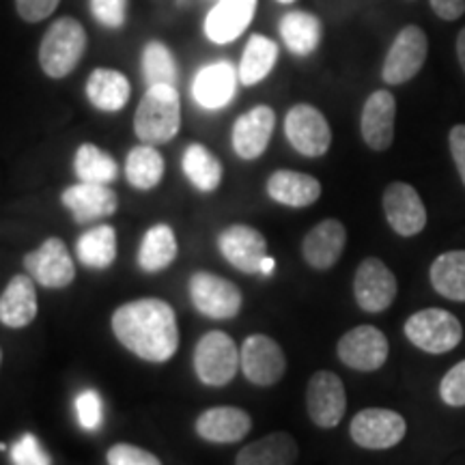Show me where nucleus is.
Returning <instances> with one entry per match:
<instances>
[{"label":"nucleus","mask_w":465,"mask_h":465,"mask_svg":"<svg viewBox=\"0 0 465 465\" xmlns=\"http://www.w3.org/2000/svg\"><path fill=\"white\" fill-rule=\"evenodd\" d=\"M405 336L427 353H449L463 339V325L444 308H424L405 322Z\"/></svg>","instance_id":"nucleus-4"},{"label":"nucleus","mask_w":465,"mask_h":465,"mask_svg":"<svg viewBox=\"0 0 465 465\" xmlns=\"http://www.w3.org/2000/svg\"><path fill=\"white\" fill-rule=\"evenodd\" d=\"M91 11L100 25L121 28L125 25L127 0H91Z\"/></svg>","instance_id":"nucleus-41"},{"label":"nucleus","mask_w":465,"mask_h":465,"mask_svg":"<svg viewBox=\"0 0 465 465\" xmlns=\"http://www.w3.org/2000/svg\"><path fill=\"white\" fill-rule=\"evenodd\" d=\"M284 134L298 153L306 158H322L332 144V130L328 119L311 104H298L287 113Z\"/></svg>","instance_id":"nucleus-8"},{"label":"nucleus","mask_w":465,"mask_h":465,"mask_svg":"<svg viewBox=\"0 0 465 465\" xmlns=\"http://www.w3.org/2000/svg\"><path fill=\"white\" fill-rule=\"evenodd\" d=\"M223 257L243 274H261V263L267 257L263 232L246 224H231L218 235Z\"/></svg>","instance_id":"nucleus-16"},{"label":"nucleus","mask_w":465,"mask_h":465,"mask_svg":"<svg viewBox=\"0 0 465 465\" xmlns=\"http://www.w3.org/2000/svg\"><path fill=\"white\" fill-rule=\"evenodd\" d=\"M74 168L80 182L84 183L108 185L119 177V166H116L113 155H108L106 151L91 143L75 151Z\"/></svg>","instance_id":"nucleus-35"},{"label":"nucleus","mask_w":465,"mask_h":465,"mask_svg":"<svg viewBox=\"0 0 465 465\" xmlns=\"http://www.w3.org/2000/svg\"><path fill=\"white\" fill-rule=\"evenodd\" d=\"M252 429V418L246 410L232 405H218L196 418V433L212 444H235Z\"/></svg>","instance_id":"nucleus-21"},{"label":"nucleus","mask_w":465,"mask_h":465,"mask_svg":"<svg viewBox=\"0 0 465 465\" xmlns=\"http://www.w3.org/2000/svg\"><path fill=\"white\" fill-rule=\"evenodd\" d=\"M349 433L360 449L388 450L401 444L407 433V422L399 411L369 407L358 411L349 424Z\"/></svg>","instance_id":"nucleus-6"},{"label":"nucleus","mask_w":465,"mask_h":465,"mask_svg":"<svg viewBox=\"0 0 465 465\" xmlns=\"http://www.w3.org/2000/svg\"><path fill=\"white\" fill-rule=\"evenodd\" d=\"M113 332L134 356L153 364L171 360L179 347V328L173 306L158 298L127 302L116 308Z\"/></svg>","instance_id":"nucleus-1"},{"label":"nucleus","mask_w":465,"mask_h":465,"mask_svg":"<svg viewBox=\"0 0 465 465\" xmlns=\"http://www.w3.org/2000/svg\"><path fill=\"white\" fill-rule=\"evenodd\" d=\"M278 3H282V5H291V3H295V0H278Z\"/></svg>","instance_id":"nucleus-47"},{"label":"nucleus","mask_w":465,"mask_h":465,"mask_svg":"<svg viewBox=\"0 0 465 465\" xmlns=\"http://www.w3.org/2000/svg\"><path fill=\"white\" fill-rule=\"evenodd\" d=\"M341 362L353 371H371L381 369L386 364L391 345H388L386 334L375 325H358V328L349 330L341 336L339 345H336Z\"/></svg>","instance_id":"nucleus-11"},{"label":"nucleus","mask_w":465,"mask_h":465,"mask_svg":"<svg viewBox=\"0 0 465 465\" xmlns=\"http://www.w3.org/2000/svg\"><path fill=\"white\" fill-rule=\"evenodd\" d=\"M11 463L14 465H52L48 452L42 449L39 440L33 433L22 435L20 440L11 446Z\"/></svg>","instance_id":"nucleus-38"},{"label":"nucleus","mask_w":465,"mask_h":465,"mask_svg":"<svg viewBox=\"0 0 465 465\" xmlns=\"http://www.w3.org/2000/svg\"><path fill=\"white\" fill-rule=\"evenodd\" d=\"M281 35L287 48L298 56L312 54L322 44L323 26L317 15L308 11H289L281 20Z\"/></svg>","instance_id":"nucleus-28"},{"label":"nucleus","mask_w":465,"mask_h":465,"mask_svg":"<svg viewBox=\"0 0 465 465\" xmlns=\"http://www.w3.org/2000/svg\"><path fill=\"white\" fill-rule=\"evenodd\" d=\"M347 243V229L339 220L328 218L306 232L302 242V257L312 270H330L339 263Z\"/></svg>","instance_id":"nucleus-19"},{"label":"nucleus","mask_w":465,"mask_h":465,"mask_svg":"<svg viewBox=\"0 0 465 465\" xmlns=\"http://www.w3.org/2000/svg\"><path fill=\"white\" fill-rule=\"evenodd\" d=\"M177 259V237L168 224H155L144 232L138 248V265L149 274L166 270Z\"/></svg>","instance_id":"nucleus-29"},{"label":"nucleus","mask_w":465,"mask_h":465,"mask_svg":"<svg viewBox=\"0 0 465 465\" xmlns=\"http://www.w3.org/2000/svg\"><path fill=\"white\" fill-rule=\"evenodd\" d=\"M274 267H276V261L272 259V257H265V259H263V263H261V274H263V276H270L272 272H274Z\"/></svg>","instance_id":"nucleus-46"},{"label":"nucleus","mask_w":465,"mask_h":465,"mask_svg":"<svg viewBox=\"0 0 465 465\" xmlns=\"http://www.w3.org/2000/svg\"><path fill=\"white\" fill-rule=\"evenodd\" d=\"M75 414L78 422L84 431H97L102 427L104 411H102V397L93 388H86L75 397Z\"/></svg>","instance_id":"nucleus-37"},{"label":"nucleus","mask_w":465,"mask_h":465,"mask_svg":"<svg viewBox=\"0 0 465 465\" xmlns=\"http://www.w3.org/2000/svg\"><path fill=\"white\" fill-rule=\"evenodd\" d=\"M132 86L130 80L116 69L100 67L86 80V97L97 110L104 113H119L130 102Z\"/></svg>","instance_id":"nucleus-27"},{"label":"nucleus","mask_w":465,"mask_h":465,"mask_svg":"<svg viewBox=\"0 0 465 465\" xmlns=\"http://www.w3.org/2000/svg\"><path fill=\"white\" fill-rule=\"evenodd\" d=\"M276 127V113L270 106H257L243 113L232 125V149L242 160H257L265 153Z\"/></svg>","instance_id":"nucleus-17"},{"label":"nucleus","mask_w":465,"mask_h":465,"mask_svg":"<svg viewBox=\"0 0 465 465\" xmlns=\"http://www.w3.org/2000/svg\"><path fill=\"white\" fill-rule=\"evenodd\" d=\"M108 465H162L153 452L134 444H114L108 450Z\"/></svg>","instance_id":"nucleus-40"},{"label":"nucleus","mask_w":465,"mask_h":465,"mask_svg":"<svg viewBox=\"0 0 465 465\" xmlns=\"http://www.w3.org/2000/svg\"><path fill=\"white\" fill-rule=\"evenodd\" d=\"M429 54L427 33L420 26H405L388 50L381 67V78L386 84H405L416 78L424 67Z\"/></svg>","instance_id":"nucleus-7"},{"label":"nucleus","mask_w":465,"mask_h":465,"mask_svg":"<svg viewBox=\"0 0 465 465\" xmlns=\"http://www.w3.org/2000/svg\"><path fill=\"white\" fill-rule=\"evenodd\" d=\"M86 48V31L74 17H61L48 28L39 45V65L50 78L61 80L78 67Z\"/></svg>","instance_id":"nucleus-3"},{"label":"nucleus","mask_w":465,"mask_h":465,"mask_svg":"<svg viewBox=\"0 0 465 465\" xmlns=\"http://www.w3.org/2000/svg\"><path fill=\"white\" fill-rule=\"evenodd\" d=\"M267 194L287 207H311L322 196V183L312 174L298 171H276L267 179Z\"/></svg>","instance_id":"nucleus-25"},{"label":"nucleus","mask_w":465,"mask_h":465,"mask_svg":"<svg viewBox=\"0 0 465 465\" xmlns=\"http://www.w3.org/2000/svg\"><path fill=\"white\" fill-rule=\"evenodd\" d=\"M449 143H450L452 160H455V166L459 171V177H461V182L465 185V125L452 127Z\"/></svg>","instance_id":"nucleus-43"},{"label":"nucleus","mask_w":465,"mask_h":465,"mask_svg":"<svg viewBox=\"0 0 465 465\" xmlns=\"http://www.w3.org/2000/svg\"><path fill=\"white\" fill-rule=\"evenodd\" d=\"M457 58H459V65H461L463 74H465V28H461L457 37Z\"/></svg>","instance_id":"nucleus-45"},{"label":"nucleus","mask_w":465,"mask_h":465,"mask_svg":"<svg viewBox=\"0 0 465 465\" xmlns=\"http://www.w3.org/2000/svg\"><path fill=\"white\" fill-rule=\"evenodd\" d=\"M278 61V45L272 39L263 37V35H252L248 39L246 50H243L240 67H237V74H240V83L243 86H252L265 80L270 75L272 69H274Z\"/></svg>","instance_id":"nucleus-30"},{"label":"nucleus","mask_w":465,"mask_h":465,"mask_svg":"<svg viewBox=\"0 0 465 465\" xmlns=\"http://www.w3.org/2000/svg\"><path fill=\"white\" fill-rule=\"evenodd\" d=\"M306 410L322 429H334L347 411V392L342 380L332 371H317L306 386Z\"/></svg>","instance_id":"nucleus-12"},{"label":"nucleus","mask_w":465,"mask_h":465,"mask_svg":"<svg viewBox=\"0 0 465 465\" xmlns=\"http://www.w3.org/2000/svg\"><path fill=\"white\" fill-rule=\"evenodd\" d=\"M37 317V291L31 276H14L0 295V323L20 330Z\"/></svg>","instance_id":"nucleus-24"},{"label":"nucleus","mask_w":465,"mask_h":465,"mask_svg":"<svg viewBox=\"0 0 465 465\" xmlns=\"http://www.w3.org/2000/svg\"><path fill=\"white\" fill-rule=\"evenodd\" d=\"M431 284L446 300L465 302V250H450L433 261Z\"/></svg>","instance_id":"nucleus-33"},{"label":"nucleus","mask_w":465,"mask_h":465,"mask_svg":"<svg viewBox=\"0 0 465 465\" xmlns=\"http://www.w3.org/2000/svg\"><path fill=\"white\" fill-rule=\"evenodd\" d=\"M182 168L185 177L190 179V183L196 190L205 192V194L218 190L220 183H223V164H220V160L205 144H190L183 153Z\"/></svg>","instance_id":"nucleus-31"},{"label":"nucleus","mask_w":465,"mask_h":465,"mask_svg":"<svg viewBox=\"0 0 465 465\" xmlns=\"http://www.w3.org/2000/svg\"><path fill=\"white\" fill-rule=\"evenodd\" d=\"M75 254L91 270H106L116 259V231L110 224L93 226L80 235Z\"/></svg>","instance_id":"nucleus-32"},{"label":"nucleus","mask_w":465,"mask_h":465,"mask_svg":"<svg viewBox=\"0 0 465 465\" xmlns=\"http://www.w3.org/2000/svg\"><path fill=\"white\" fill-rule=\"evenodd\" d=\"M240 369L254 386H274L287 371V358L272 336L252 334L240 349Z\"/></svg>","instance_id":"nucleus-10"},{"label":"nucleus","mask_w":465,"mask_h":465,"mask_svg":"<svg viewBox=\"0 0 465 465\" xmlns=\"http://www.w3.org/2000/svg\"><path fill=\"white\" fill-rule=\"evenodd\" d=\"M63 205L72 212L74 220L78 224L95 223L100 218L113 216L119 207V199L108 185L102 183H75L63 192Z\"/></svg>","instance_id":"nucleus-20"},{"label":"nucleus","mask_w":465,"mask_h":465,"mask_svg":"<svg viewBox=\"0 0 465 465\" xmlns=\"http://www.w3.org/2000/svg\"><path fill=\"white\" fill-rule=\"evenodd\" d=\"M383 213L401 237H414L427 226V207L414 185L394 182L383 192Z\"/></svg>","instance_id":"nucleus-15"},{"label":"nucleus","mask_w":465,"mask_h":465,"mask_svg":"<svg viewBox=\"0 0 465 465\" xmlns=\"http://www.w3.org/2000/svg\"><path fill=\"white\" fill-rule=\"evenodd\" d=\"M25 267L35 282L48 289H65L74 282L75 265L65 242L50 237L25 257Z\"/></svg>","instance_id":"nucleus-14"},{"label":"nucleus","mask_w":465,"mask_h":465,"mask_svg":"<svg viewBox=\"0 0 465 465\" xmlns=\"http://www.w3.org/2000/svg\"><path fill=\"white\" fill-rule=\"evenodd\" d=\"M429 3L441 20L455 22L465 14V0H429Z\"/></svg>","instance_id":"nucleus-44"},{"label":"nucleus","mask_w":465,"mask_h":465,"mask_svg":"<svg viewBox=\"0 0 465 465\" xmlns=\"http://www.w3.org/2000/svg\"><path fill=\"white\" fill-rule=\"evenodd\" d=\"M397 278L381 259H364L353 278V295L364 312H383L397 298Z\"/></svg>","instance_id":"nucleus-13"},{"label":"nucleus","mask_w":465,"mask_h":465,"mask_svg":"<svg viewBox=\"0 0 465 465\" xmlns=\"http://www.w3.org/2000/svg\"><path fill=\"white\" fill-rule=\"evenodd\" d=\"M237 369H240V349L229 334L212 330L201 336L194 349V371L201 383L223 388L235 380Z\"/></svg>","instance_id":"nucleus-5"},{"label":"nucleus","mask_w":465,"mask_h":465,"mask_svg":"<svg viewBox=\"0 0 465 465\" xmlns=\"http://www.w3.org/2000/svg\"><path fill=\"white\" fill-rule=\"evenodd\" d=\"M298 455L300 449L293 435L276 431L243 446L235 465H293L298 461Z\"/></svg>","instance_id":"nucleus-26"},{"label":"nucleus","mask_w":465,"mask_h":465,"mask_svg":"<svg viewBox=\"0 0 465 465\" xmlns=\"http://www.w3.org/2000/svg\"><path fill=\"white\" fill-rule=\"evenodd\" d=\"M182 125V102L171 84L149 86L134 116V130L144 144H166Z\"/></svg>","instance_id":"nucleus-2"},{"label":"nucleus","mask_w":465,"mask_h":465,"mask_svg":"<svg viewBox=\"0 0 465 465\" xmlns=\"http://www.w3.org/2000/svg\"><path fill=\"white\" fill-rule=\"evenodd\" d=\"M394 119H397V100L392 93L386 89L371 93L360 116L364 143L373 151H386L394 141Z\"/></svg>","instance_id":"nucleus-18"},{"label":"nucleus","mask_w":465,"mask_h":465,"mask_svg":"<svg viewBox=\"0 0 465 465\" xmlns=\"http://www.w3.org/2000/svg\"><path fill=\"white\" fill-rule=\"evenodd\" d=\"M125 174L136 190H153L164 177V158L153 144H138L127 153Z\"/></svg>","instance_id":"nucleus-34"},{"label":"nucleus","mask_w":465,"mask_h":465,"mask_svg":"<svg viewBox=\"0 0 465 465\" xmlns=\"http://www.w3.org/2000/svg\"><path fill=\"white\" fill-rule=\"evenodd\" d=\"M237 83H240V74L235 72V67L229 61H218L203 67L196 74L192 95L203 108L220 110L232 102L237 93Z\"/></svg>","instance_id":"nucleus-22"},{"label":"nucleus","mask_w":465,"mask_h":465,"mask_svg":"<svg viewBox=\"0 0 465 465\" xmlns=\"http://www.w3.org/2000/svg\"><path fill=\"white\" fill-rule=\"evenodd\" d=\"M257 11V0H218L207 14L205 35L213 44H231L246 31Z\"/></svg>","instance_id":"nucleus-23"},{"label":"nucleus","mask_w":465,"mask_h":465,"mask_svg":"<svg viewBox=\"0 0 465 465\" xmlns=\"http://www.w3.org/2000/svg\"><path fill=\"white\" fill-rule=\"evenodd\" d=\"M190 298L196 311L209 319H231L242 311V291L235 282L212 272H196L190 278Z\"/></svg>","instance_id":"nucleus-9"},{"label":"nucleus","mask_w":465,"mask_h":465,"mask_svg":"<svg viewBox=\"0 0 465 465\" xmlns=\"http://www.w3.org/2000/svg\"><path fill=\"white\" fill-rule=\"evenodd\" d=\"M58 3L61 0H15V9L22 20L35 25V22H42L54 14Z\"/></svg>","instance_id":"nucleus-42"},{"label":"nucleus","mask_w":465,"mask_h":465,"mask_svg":"<svg viewBox=\"0 0 465 465\" xmlns=\"http://www.w3.org/2000/svg\"><path fill=\"white\" fill-rule=\"evenodd\" d=\"M440 397L450 407H465V360L444 375L440 383Z\"/></svg>","instance_id":"nucleus-39"},{"label":"nucleus","mask_w":465,"mask_h":465,"mask_svg":"<svg viewBox=\"0 0 465 465\" xmlns=\"http://www.w3.org/2000/svg\"><path fill=\"white\" fill-rule=\"evenodd\" d=\"M0 362H3V349H0Z\"/></svg>","instance_id":"nucleus-48"},{"label":"nucleus","mask_w":465,"mask_h":465,"mask_svg":"<svg viewBox=\"0 0 465 465\" xmlns=\"http://www.w3.org/2000/svg\"><path fill=\"white\" fill-rule=\"evenodd\" d=\"M143 74L149 86L177 84V63L162 42H149L143 52Z\"/></svg>","instance_id":"nucleus-36"}]
</instances>
